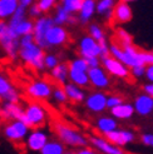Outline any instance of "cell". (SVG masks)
I'll return each mask as SVG.
<instances>
[{
    "label": "cell",
    "instance_id": "obj_1",
    "mask_svg": "<svg viewBox=\"0 0 153 154\" xmlns=\"http://www.w3.org/2000/svg\"><path fill=\"white\" fill-rule=\"evenodd\" d=\"M18 58L27 66L32 68L33 70L42 72L44 70V57L45 51L42 47H39L35 42H30L25 44H19Z\"/></svg>",
    "mask_w": 153,
    "mask_h": 154
},
{
    "label": "cell",
    "instance_id": "obj_2",
    "mask_svg": "<svg viewBox=\"0 0 153 154\" xmlns=\"http://www.w3.org/2000/svg\"><path fill=\"white\" fill-rule=\"evenodd\" d=\"M54 133L64 145L70 148H83L88 145V138L84 137L79 130H76L64 123H55L54 124Z\"/></svg>",
    "mask_w": 153,
    "mask_h": 154
},
{
    "label": "cell",
    "instance_id": "obj_3",
    "mask_svg": "<svg viewBox=\"0 0 153 154\" xmlns=\"http://www.w3.org/2000/svg\"><path fill=\"white\" fill-rule=\"evenodd\" d=\"M19 36L14 33L6 20H0V49L6 58L15 60L19 51Z\"/></svg>",
    "mask_w": 153,
    "mask_h": 154
},
{
    "label": "cell",
    "instance_id": "obj_4",
    "mask_svg": "<svg viewBox=\"0 0 153 154\" xmlns=\"http://www.w3.org/2000/svg\"><path fill=\"white\" fill-rule=\"evenodd\" d=\"M48 119V113L45 110V108L38 102H32L29 103L24 110H23V115L20 120H23L25 124L30 128H43L47 123Z\"/></svg>",
    "mask_w": 153,
    "mask_h": 154
},
{
    "label": "cell",
    "instance_id": "obj_5",
    "mask_svg": "<svg viewBox=\"0 0 153 154\" xmlns=\"http://www.w3.org/2000/svg\"><path fill=\"white\" fill-rule=\"evenodd\" d=\"M29 130L30 128L24 122L17 119V120L6 122V124L3 128V134L8 140H10L13 143H19L27 138Z\"/></svg>",
    "mask_w": 153,
    "mask_h": 154
},
{
    "label": "cell",
    "instance_id": "obj_6",
    "mask_svg": "<svg viewBox=\"0 0 153 154\" xmlns=\"http://www.w3.org/2000/svg\"><path fill=\"white\" fill-rule=\"evenodd\" d=\"M68 40H69V33L63 25L53 24L45 34V47H47V49L63 47L68 43Z\"/></svg>",
    "mask_w": 153,
    "mask_h": 154
},
{
    "label": "cell",
    "instance_id": "obj_7",
    "mask_svg": "<svg viewBox=\"0 0 153 154\" xmlns=\"http://www.w3.org/2000/svg\"><path fill=\"white\" fill-rule=\"evenodd\" d=\"M53 91V85L43 79H38L28 84L25 88V94L34 99V100H43V99H48L52 95Z\"/></svg>",
    "mask_w": 153,
    "mask_h": 154
},
{
    "label": "cell",
    "instance_id": "obj_8",
    "mask_svg": "<svg viewBox=\"0 0 153 154\" xmlns=\"http://www.w3.org/2000/svg\"><path fill=\"white\" fill-rule=\"evenodd\" d=\"M101 65L112 76H116V78H119V79H127L129 76V68L126 66L118 59L113 58L111 55L101 58Z\"/></svg>",
    "mask_w": 153,
    "mask_h": 154
},
{
    "label": "cell",
    "instance_id": "obj_9",
    "mask_svg": "<svg viewBox=\"0 0 153 154\" xmlns=\"http://www.w3.org/2000/svg\"><path fill=\"white\" fill-rule=\"evenodd\" d=\"M54 24L52 17H45V15H42V17L36 18L34 21V26H33V38L34 42L42 47L44 50L47 49L45 47V34H47L48 29Z\"/></svg>",
    "mask_w": 153,
    "mask_h": 154
},
{
    "label": "cell",
    "instance_id": "obj_10",
    "mask_svg": "<svg viewBox=\"0 0 153 154\" xmlns=\"http://www.w3.org/2000/svg\"><path fill=\"white\" fill-rule=\"evenodd\" d=\"M48 140H49V135L44 129L34 128L29 130V133L25 138V145L29 150L39 152Z\"/></svg>",
    "mask_w": 153,
    "mask_h": 154
},
{
    "label": "cell",
    "instance_id": "obj_11",
    "mask_svg": "<svg viewBox=\"0 0 153 154\" xmlns=\"http://www.w3.org/2000/svg\"><path fill=\"white\" fill-rule=\"evenodd\" d=\"M87 73H88L89 85L94 87L97 89H105L111 85L109 74L104 70V68L102 65L89 68Z\"/></svg>",
    "mask_w": 153,
    "mask_h": 154
},
{
    "label": "cell",
    "instance_id": "obj_12",
    "mask_svg": "<svg viewBox=\"0 0 153 154\" xmlns=\"http://www.w3.org/2000/svg\"><path fill=\"white\" fill-rule=\"evenodd\" d=\"M104 138L107 140H109L112 144L117 145V147L122 148V147H126V145L131 144L134 142L136 139V134L134 132L129 129H114L112 132L104 134Z\"/></svg>",
    "mask_w": 153,
    "mask_h": 154
},
{
    "label": "cell",
    "instance_id": "obj_13",
    "mask_svg": "<svg viewBox=\"0 0 153 154\" xmlns=\"http://www.w3.org/2000/svg\"><path fill=\"white\" fill-rule=\"evenodd\" d=\"M87 109L92 113H103L107 109V94L103 91H93L84 99Z\"/></svg>",
    "mask_w": 153,
    "mask_h": 154
},
{
    "label": "cell",
    "instance_id": "obj_14",
    "mask_svg": "<svg viewBox=\"0 0 153 154\" xmlns=\"http://www.w3.org/2000/svg\"><path fill=\"white\" fill-rule=\"evenodd\" d=\"M78 51L82 58H89V57L101 58V47H99V43L94 40L90 35H84L79 40Z\"/></svg>",
    "mask_w": 153,
    "mask_h": 154
},
{
    "label": "cell",
    "instance_id": "obj_15",
    "mask_svg": "<svg viewBox=\"0 0 153 154\" xmlns=\"http://www.w3.org/2000/svg\"><path fill=\"white\" fill-rule=\"evenodd\" d=\"M88 144H90L94 149L99 150L103 154H124V152L122 150V148L112 144L109 140H107L104 137H99V135L89 137L88 138Z\"/></svg>",
    "mask_w": 153,
    "mask_h": 154
},
{
    "label": "cell",
    "instance_id": "obj_16",
    "mask_svg": "<svg viewBox=\"0 0 153 154\" xmlns=\"http://www.w3.org/2000/svg\"><path fill=\"white\" fill-rule=\"evenodd\" d=\"M133 19V10L131 8V4L124 2L116 3L113 8V18L112 20L117 24H127Z\"/></svg>",
    "mask_w": 153,
    "mask_h": 154
},
{
    "label": "cell",
    "instance_id": "obj_17",
    "mask_svg": "<svg viewBox=\"0 0 153 154\" xmlns=\"http://www.w3.org/2000/svg\"><path fill=\"white\" fill-rule=\"evenodd\" d=\"M134 113H137L141 117H148L153 113V97L143 93L137 95L133 103Z\"/></svg>",
    "mask_w": 153,
    "mask_h": 154
},
{
    "label": "cell",
    "instance_id": "obj_18",
    "mask_svg": "<svg viewBox=\"0 0 153 154\" xmlns=\"http://www.w3.org/2000/svg\"><path fill=\"white\" fill-rule=\"evenodd\" d=\"M122 48H123V53H122L120 61L126 66L132 68L134 65H143L141 61V50L137 49L133 44L126 45V47Z\"/></svg>",
    "mask_w": 153,
    "mask_h": 154
},
{
    "label": "cell",
    "instance_id": "obj_19",
    "mask_svg": "<svg viewBox=\"0 0 153 154\" xmlns=\"http://www.w3.org/2000/svg\"><path fill=\"white\" fill-rule=\"evenodd\" d=\"M23 110L24 108L20 105V103H3L0 109V119H3L4 122L20 119Z\"/></svg>",
    "mask_w": 153,
    "mask_h": 154
},
{
    "label": "cell",
    "instance_id": "obj_20",
    "mask_svg": "<svg viewBox=\"0 0 153 154\" xmlns=\"http://www.w3.org/2000/svg\"><path fill=\"white\" fill-rule=\"evenodd\" d=\"M63 88H64V91L68 97V100H70L72 103H75V104L83 103L87 97L83 88H80L79 85H76V84H74L72 82H67L63 85Z\"/></svg>",
    "mask_w": 153,
    "mask_h": 154
},
{
    "label": "cell",
    "instance_id": "obj_21",
    "mask_svg": "<svg viewBox=\"0 0 153 154\" xmlns=\"http://www.w3.org/2000/svg\"><path fill=\"white\" fill-rule=\"evenodd\" d=\"M111 114H112V117L116 118L117 120H128V119H131L134 114L133 104L123 100L118 105L111 108Z\"/></svg>",
    "mask_w": 153,
    "mask_h": 154
},
{
    "label": "cell",
    "instance_id": "obj_22",
    "mask_svg": "<svg viewBox=\"0 0 153 154\" xmlns=\"http://www.w3.org/2000/svg\"><path fill=\"white\" fill-rule=\"evenodd\" d=\"M78 14V21L82 24H88L95 14V0H83Z\"/></svg>",
    "mask_w": 153,
    "mask_h": 154
},
{
    "label": "cell",
    "instance_id": "obj_23",
    "mask_svg": "<svg viewBox=\"0 0 153 154\" xmlns=\"http://www.w3.org/2000/svg\"><path fill=\"white\" fill-rule=\"evenodd\" d=\"M53 21H54V24H57V25H63V26L65 24L73 25L78 21V18H75L74 14H70L69 11H67L62 5H58L55 9L54 17H53Z\"/></svg>",
    "mask_w": 153,
    "mask_h": 154
},
{
    "label": "cell",
    "instance_id": "obj_24",
    "mask_svg": "<svg viewBox=\"0 0 153 154\" xmlns=\"http://www.w3.org/2000/svg\"><path fill=\"white\" fill-rule=\"evenodd\" d=\"M95 127H97V130L101 134H107L112 132V130L117 129L118 128V122L116 118H113L112 115H102L99 117L95 122Z\"/></svg>",
    "mask_w": 153,
    "mask_h": 154
},
{
    "label": "cell",
    "instance_id": "obj_25",
    "mask_svg": "<svg viewBox=\"0 0 153 154\" xmlns=\"http://www.w3.org/2000/svg\"><path fill=\"white\" fill-rule=\"evenodd\" d=\"M69 68V66H68ZM68 80H70L72 83L79 85L80 88H87L89 87V79H88V73L84 70H79V69H73L69 68L68 72Z\"/></svg>",
    "mask_w": 153,
    "mask_h": 154
},
{
    "label": "cell",
    "instance_id": "obj_26",
    "mask_svg": "<svg viewBox=\"0 0 153 154\" xmlns=\"http://www.w3.org/2000/svg\"><path fill=\"white\" fill-rule=\"evenodd\" d=\"M68 72H69L68 64L59 63L53 69H50V76L55 83L59 84V85H64V84L68 82Z\"/></svg>",
    "mask_w": 153,
    "mask_h": 154
},
{
    "label": "cell",
    "instance_id": "obj_27",
    "mask_svg": "<svg viewBox=\"0 0 153 154\" xmlns=\"http://www.w3.org/2000/svg\"><path fill=\"white\" fill-rule=\"evenodd\" d=\"M19 6V0H0V20H8Z\"/></svg>",
    "mask_w": 153,
    "mask_h": 154
},
{
    "label": "cell",
    "instance_id": "obj_28",
    "mask_svg": "<svg viewBox=\"0 0 153 154\" xmlns=\"http://www.w3.org/2000/svg\"><path fill=\"white\" fill-rule=\"evenodd\" d=\"M64 152L65 145L60 140H48L39 150L40 154H63Z\"/></svg>",
    "mask_w": 153,
    "mask_h": 154
},
{
    "label": "cell",
    "instance_id": "obj_29",
    "mask_svg": "<svg viewBox=\"0 0 153 154\" xmlns=\"http://www.w3.org/2000/svg\"><path fill=\"white\" fill-rule=\"evenodd\" d=\"M33 26H34V21L25 18L24 20H21L15 28H13V30H14V33L20 38L23 35L32 34L33 33Z\"/></svg>",
    "mask_w": 153,
    "mask_h": 154
},
{
    "label": "cell",
    "instance_id": "obj_30",
    "mask_svg": "<svg viewBox=\"0 0 153 154\" xmlns=\"http://www.w3.org/2000/svg\"><path fill=\"white\" fill-rule=\"evenodd\" d=\"M27 15H28V11H27V8H24V6H21V5H19L18 8H17V10L14 11V14L11 15V17L8 19L6 21H8V24H9V26L13 29V28H15L17 26L19 23L21 21V20H24L25 18H27Z\"/></svg>",
    "mask_w": 153,
    "mask_h": 154
},
{
    "label": "cell",
    "instance_id": "obj_31",
    "mask_svg": "<svg viewBox=\"0 0 153 154\" xmlns=\"http://www.w3.org/2000/svg\"><path fill=\"white\" fill-rule=\"evenodd\" d=\"M114 5H116V0H98L95 2V13L104 17L107 13L113 10Z\"/></svg>",
    "mask_w": 153,
    "mask_h": 154
},
{
    "label": "cell",
    "instance_id": "obj_32",
    "mask_svg": "<svg viewBox=\"0 0 153 154\" xmlns=\"http://www.w3.org/2000/svg\"><path fill=\"white\" fill-rule=\"evenodd\" d=\"M116 36H117L118 44L120 45V47H126V45L133 44V36L123 28H118L116 30Z\"/></svg>",
    "mask_w": 153,
    "mask_h": 154
},
{
    "label": "cell",
    "instance_id": "obj_33",
    "mask_svg": "<svg viewBox=\"0 0 153 154\" xmlns=\"http://www.w3.org/2000/svg\"><path fill=\"white\" fill-rule=\"evenodd\" d=\"M14 88L11 80L8 78L6 75L0 74V102H3V99L6 97V94Z\"/></svg>",
    "mask_w": 153,
    "mask_h": 154
},
{
    "label": "cell",
    "instance_id": "obj_34",
    "mask_svg": "<svg viewBox=\"0 0 153 154\" xmlns=\"http://www.w3.org/2000/svg\"><path fill=\"white\" fill-rule=\"evenodd\" d=\"M82 2L83 0H60V5L70 14H76L80 9Z\"/></svg>",
    "mask_w": 153,
    "mask_h": 154
},
{
    "label": "cell",
    "instance_id": "obj_35",
    "mask_svg": "<svg viewBox=\"0 0 153 154\" xmlns=\"http://www.w3.org/2000/svg\"><path fill=\"white\" fill-rule=\"evenodd\" d=\"M53 99H54V102L58 103V104H65L68 102V97L64 91V88L63 85H59V87H55L53 88V91H52V95Z\"/></svg>",
    "mask_w": 153,
    "mask_h": 154
},
{
    "label": "cell",
    "instance_id": "obj_36",
    "mask_svg": "<svg viewBox=\"0 0 153 154\" xmlns=\"http://www.w3.org/2000/svg\"><path fill=\"white\" fill-rule=\"evenodd\" d=\"M88 35H90L92 38H93L94 40L99 42V40H102L105 38V33H104V30L99 26L98 24H90L89 28H88Z\"/></svg>",
    "mask_w": 153,
    "mask_h": 154
},
{
    "label": "cell",
    "instance_id": "obj_37",
    "mask_svg": "<svg viewBox=\"0 0 153 154\" xmlns=\"http://www.w3.org/2000/svg\"><path fill=\"white\" fill-rule=\"evenodd\" d=\"M68 66L69 68H73V69H79V70H84V72H88V64L84 58L79 57V58H75L73 60L69 61V64H68Z\"/></svg>",
    "mask_w": 153,
    "mask_h": 154
},
{
    "label": "cell",
    "instance_id": "obj_38",
    "mask_svg": "<svg viewBox=\"0 0 153 154\" xmlns=\"http://www.w3.org/2000/svg\"><path fill=\"white\" fill-rule=\"evenodd\" d=\"M58 0H38L36 4L39 6V9L42 10V13H49L53 8L57 6Z\"/></svg>",
    "mask_w": 153,
    "mask_h": 154
},
{
    "label": "cell",
    "instance_id": "obj_39",
    "mask_svg": "<svg viewBox=\"0 0 153 154\" xmlns=\"http://www.w3.org/2000/svg\"><path fill=\"white\" fill-rule=\"evenodd\" d=\"M60 63L59 58L55 55V54H45L44 57V68L45 69H53L55 65H58Z\"/></svg>",
    "mask_w": 153,
    "mask_h": 154
},
{
    "label": "cell",
    "instance_id": "obj_40",
    "mask_svg": "<svg viewBox=\"0 0 153 154\" xmlns=\"http://www.w3.org/2000/svg\"><path fill=\"white\" fill-rule=\"evenodd\" d=\"M144 73H146V65H134L129 68V75H132L136 79L143 78Z\"/></svg>",
    "mask_w": 153,
    "mask_h": 154
},
{
    "label": "cell",
    "instance_id": "obj_41",
    "mask_svg": "<svg viewBox=\"0 0 153 154\" xmlns=\"http://www.w3.org/2000/svg\"><path fill=\"white\" fill-rule=\"evenodd\" d=\"M27 11H28V14H29V17H30V18H34V19L39 18V17H42V15H43L42 10L39 9V6H38L36 3H33L29 8H27Z\"/></svg>",
    "mask_w": 153,
    "mask_h": 154
},
{
    "label": "cell",
    "instance_id": "obj_42",
    "mask_svg": "<svg viewBox=\"0 0 153 154\" xmlns=\"http://www.w3.org/2000/svg\"><path fill=\"white\" fill-rule=\"evenodd\" d=\"M123 102V98L119 97V95H107V108L111 109V108L118 105L119 103Z\"/></svg>",
    "mask_w": 153,
    "mask_h": 154
},
{
    "label": "cell",
    "instance_id": "obj_43",
    "mask_svg": "<svg viewBox=\"0 0 153 154\" xmlns=\"http://www.w3.org/2000/svg\"><path fill=\"white\" fill-rule=\"evenodd\" d=\"M141 61L143 65H152L153 64V51L141 50Z\"/></svg>",
    "mask_w": 153,
    "mask_h": 154
},
{
    "label": "cell",
    "instance_id": "obj_44",
    "mask_svg": "<svg viewBox=\"0 0 153 154\" xmlns=\"http://www.w3.org/2000/svg\"><path fill=\"white\" fill-rule=\"evenodd\" d=\"M99 47H101V58H104L107 55H109V44L107 42V38L99 40Z\"/></svg>",
    "mask_w": 153,
    "mask_h": 154
},
{
    "label": "cell",
    "instance_id": "obj_45",
    "mask_svg": "<svg viewBox=\"0 0 153 154\" xmlns=\"http://www.w3.org/2000/svg\"><path fill=\"white\" fill-rule=\"evenodd\" d=\"M141 143L146 147L153 148V134L152 133H143L141 135Z\"/></svg>",
    "mask_w": 153,
    "mask_h": 154
},
{
    "label": "cell",
    "instance_id": "obj_46",
    "mask_svg": "<svg viewBox=\"0 0 153 154\" xmlns=\"http://www.w3.org/2000/svg\"><path fill=\"white\" fill-rule=\"evenodd\" d=\"M87 61V64L89 68H94L101 65V58L99 57H89V58H84Z\"/></svg>",
    "mask_w": 153,
    "mask_h": 154
},
{
    "label": "cell",
    "instance_id": "obj_47",
    "mask_svg": "<svg viewBox=\"0 0 153 154\" xmlns=\"http://www.w3.org/2000/svg\"><path fill=\"white\" fill-rule=\"evenodd\" d=\"M144 76H146L149 83H153V64L152 65H146V73H144Z\"/></svg>",
    "mask_w": 153,
    "mask_h": 154
},
{
    "label": "cell",
    "instance_id": "obj_48",
    "mask_svg": "<svg viewBox=\"0 0 153 154\" xmlns=\"http://www.w3.org/2000/svg\"><path fill=\"white\" fill-rule=\"evenodd\" d=\"M75 154H97L93 149L92 148H88V147H83V148H80L78 152H76Z\"/></svg>",
    "mask_w": 153,
    "mask_h": 154
},
{
    "label": "cell",
    "instance_id": "obj_49",
    "mask_svg": "<svg viewBox=\"0 0 153 154\" xmlns=\"http://www.w3.org/2000/svg\"><path fill=\"white\" fill-rule=\"evenodd\" d=\"M143 91L146 94L153 97V83H149V84H146V85L143 87Z\"/></svg>",
    "mask_w": 153,
    "mask_h": 154
},
{
    "label": "cell",
    "instance_id": "obj_50",
    "mask_svg": "<svg viewBox=\"0 0 153 154\" xmlns=\"http://www.w3.org/2000/svg\"><path fill=\"white\" fill-rule=\"evenodd\" d=\"M33 3H34V0H19V5L24 8H29Z\"/></svg>",
    "mask_w": 153,
    "mask_h": 154
},
{
    "label": "cell",
    "instance_id": "obj_51",
    "mask_svg": "<svg viewBox=\"0 0 153 154\" xmlns=\"http://www.w3.org/2000/svg\"><path fill=\"white\" fill-rule=\"evenodd\" d=\"M119 2H124V3L131 4V3H134V2H137V0H119Z\"/></svg>",
    "mask_w": 153,
    "mask_h": 154
},
{
    "label": "cell",
    "instance_id": "obj_52",
    "mask_svg": "<svg viewBox=\"0 0 153 154\" xmlns=\"http://www.w3.org/2000/svg\"><path fill=\"white\" fill-rule=\"evenodd\" d=\"M63 154H74V153H73V152H67V150H65Z\"/></svg>",
    "mask_w": 153,
    "mask_h": 154
},
{
    "label": "cell",
    "instance_id": "obj_53",
    "mask_svg": "<svg viewBox=\"0 0 153 154\" xmlns=\"http://www.w3.org/2000/svg\"><path fill=\"white\" fill-rule=\"evenodd\" d=\"M0 109H2V105H0Z\"/></svg>",
    "mask_w": 153,
    "mask_h": 154
}]
</instances>
